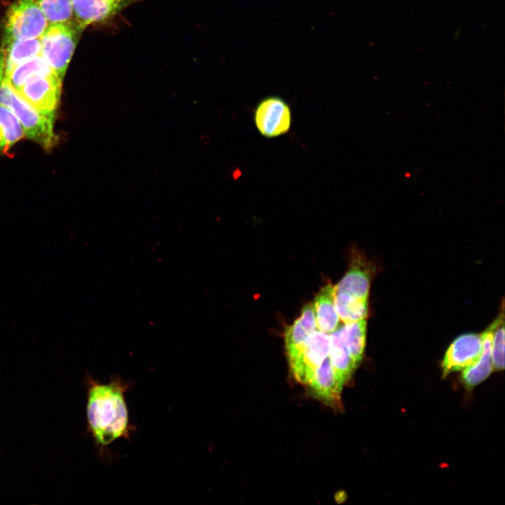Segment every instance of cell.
I'll use <instances>...</instances> for the list:
<instances>
[{
    "instance_id": "1",
    "label": "cell",
    "mask_w": 505,
    "mask_h": 505,
    "mask_svg": "<svg viewBox=\"0 0 505 505\" xmlns=\"http://www.w3.org/2000/svg\"><path fill=\"white\" fill-rule=\"evenodd\" d=\"M86 386L87 427L98 454L106 456L109 445L120 438L129 440L135 431L125 397L130 384L120 376L111 377L107 383L87 376Z\"/></svg>"
},
{
    "instance_id": "2",
    "label": "cell",
    "mask_w": 505,
    "mask_h": 505,
    "mask_svg": "<svg viewBox=\"0 0 505 505\" xmlns=\"http://www.w3.org/2000/svg\"><path fill=\"white\" fill-rule=\"evenodd\" d=\"M0 105L8 108L20 121L25 136L48 151L56 144L54 133L55 112L36 109L25 101L0 76Z\"/></svg>"
},
{
    "instance_id": "3",
    "label": "cell",
    "mask_w": 505,
    "mask_h": 505,
    "mask_svg": "<svg viewBox=\"0 0 505 505\" xmlns=\"http://www.w3.org/2000/svg\"><path fill=\"white\" fill-rule=\"evenodd\" d=\"M84 29L73 20L49 24L40 37L41 55L62 81Z\"/></svg>"
},
{
    "instance_id": "4",
    "label": "cell",
    "mask_w": 505,
    "mask_h": 505,
    "mask_svg": "<svg viewBox=\"0 0 505 505\" xmlns=\"http://www.w3.org/2000/svg\"><path fill=\"white\" fill-rule=\"evenodd\" d=\"M46 18L35 0H15L2 20L3 38H40L48 26Z\"/></svg>"
},
{
    "instance_id": "5",
    "label": "cell",
    "mask_w": 505,
    "mask_h": 505,
    "mask_svg": "<svg viewBox=\"0 0 505 505\" xmlns=\"http://www.w3.org/2000/svg\"><path fill=\"white\" fill-rule=\"evenodd\" d=\"M254 122L260 134L265 137L285 135L291 126L290 107L278 96L267 97L257 104L254 111Z\"/></svg>"
},
{
    "instance_id": "6",
    "label": "cell",
    "mask_w": 505,
    "mask_h": 505,
    "mask_svg": "<svg viewBox=\"0 0 505 505\" xmlns=\"http://www.w3.org/2000/svg\"><path fill=\"white\" fill-rule=\"evenodd\" d=\"M61 86L62 81L52 72L33 75L17 91L14 90L36 109L55 112Z\"/></svg>"
},
{
    "instance_id": "7",
    "label": "cell",
    "mask_w": 505,
    "mask_h": 505,
    "mask_svg": "<svg viewBox=\"0 0 505 505\" xmlns=\"http://www.w3.org/2000/svg\"><path fill=\"white\" fill-rule=\"evenodd\" d=\"M140 0H72L74 20L83 28L106 24Z\"/></svg>"
},
{
    "instance_id": "8",
    "label": "cell",
    "mask_w": 505,
    "mask_h": 505,
    "mask_svg": "<svg viewBox=\"0 0 505 505\" xmlns=\"http://www.w3.org/2000/svg\"><path fill=\"white\" fill-rule=\"evenodd\" d=\"M483 349L482 334L469 333L457 337L448 347L442 362L443 376L473 364Z\"/></svg>"
},
{
    "instance_id": "9",
    "label": "cell",
    "mask_w": 505,
    "mask_h": 505,
    "mask_svg": "<svg viewBox=\"0 0 505 505\" xmlns=\"http://www.w3.org/2000/svg\"><path fill=\"white\" fill-rule=\"evenodd\" d=\"M316 329L314 305L306 304L300 316L285 330V344L289 367L299 358L309 335Z\"/></svg>"
},
{
    "instance_id": "10",
    "label": "cell",
    "mask_w": 505,
    "mask_h": 505,
    "mask_svg": "<svg viewBox=\"0 0 505 505\" xmlns=\"http://www.w3.org/2000/svg\"><path fill=\"white\" fill-rule=\"evenodd\" d=\"M39 55H41L40 38L23 40L2 38L0 76L4 78L13 68Z\"/></svg>"
},
{
    "instance_id": "11",
    "label": "cell",
    "mask_w": 505,
    "mask_h": 505,
    "mask_svg": "<svg viewBox=\"0 0 505 505\" xmlns=\"http://www.w3.org/2000/svg\"><path fill=\"white\" fill-rule=\"evenodd\" d=\"M504 319L497 318L489 328L482 333L483 349L479 358L471 365L464 370L462 380L465 386L472 389L483 382L492 371L493 365L491 356V346L494 332L499 323Z\"/></svg>"
},
{
    "instance_id": "12",
    "label": "cell",
    "mask_w": 505,
    "mask_h": 505,
    "mask_svg": "<svg viewBox=\"0 0 505 505\" xmlns=\"http://www.w3.org/2000/svg\"><path fill=\"white\" fill-rule=\"evenodd\" d=\"M335 286L323 287L314 299V309L316 329L330 335L339 328L340 322L335 307Z\"/></svg>"
},
{
    "instance_id": "13",
    "label": "cell",
    "mask_w": 505,
    "mask_h": 505,
    "mask_svg": "<svg viewBox=\"0 0 505 505\" xmlns=\"http://www.w3.org/2000/svg\"><path fill=\"white\" fill-rule=\"evenodd\" d=\"M330 336L329 358L334 373L344 387L358 364L351 357L341 335L339 328Z\"/></svg>"
},
{
    "instance_id": "14",
    "label": "cell",
    "mask_w": 505,
    "mask_h": 505,
    "mask_svg": "<svg viewBox=\"0 0 505 505\" xmlns=\"http://www.w3.org/2000/svg\"><path fill=\"white\" fill-rule=\"evenodd\" d=\"M370 272L363 264H352L349 271L335 286L336 292L368 299L370 286Z\"/></svg>"
},
{
    "instance_id": "15",
    "label": "cell",
    "mask_w": 505,
    "mask_h": 505,
    "mask_svg": "<svg viewBox=\"0 0 505 505\" xmlns=\"http://www.w3.org/2000/svg\"><path fill=\"white\" fill-rule=\"evenodd\" d=\"M366 318L344 323L339 327L344 342L354 361L358 365L361 361L365 346Z\"/></svg>"
},
{
    "instance_id": "16",
    "label": "cell",
    "mask_w": 505,
    "mask_h": 505,
    "mask_svg": "<svg viewBox=\"0 0 505 505\" xmlns=\"http://www.w3.org/2000/svg\"><path fill=\"white\" fill-rule=\"evenodd\" d=\"M52 72H53L47 62L41 55H39L13 68L4 79L17 91L32 76Z\"/></svg>"
},
{
    "instance_id": "17",
    "label": "cell",
    "mask_w": 505,
    "mask_h": 505,
    "mask_svg": "<svg viewBox=\"0 0 505 505\" xmlns=\"http://www.w3.org/2000/svg\"><path fill=\"white\" fill-rule=\"evenodd\" d=\"M334 300L339 320L344 323L355 322L367 318L368 299L335 292Z\"/></svg>"
},
{
    "instance_id": "18",
    "label": "cell",
    "mask_w": 505,
    "mask_h": 505,
    "mask_svg": "<svg viewBox=\"0 0 505 505\" xmlns=\"http://www.w3.org/2000/svg\"><path fill=\"white\" fill-rule=\"evenodd\" d=\"M24 136L23 128L16 116L0 105V154H5Z\"/></svg>"
},
{
    "instance_id": "19",
    "label": "cell",
    "mask_w": 505,
    "mask_h": 505,
    "mask_svg": "<svg viewBox=\"0 0 505 505\" xmlns=\"http://www.w3.org/2000/svg\"><path fill=\"white\" fill-rule=\"evenodd\" d=\"M48 24H56L74 20L72 0H35Z\"/></svg>"
},
{
    "instance_id": "20",
    "label": "cell",
    "mask_w": 505,
    "mask_h": 505,
    "mask_svg": "<svg viewBox=\"0 0 505 505\" xmlns=\"http://www.w3.org/2000/svg\"><path fill=\"white\" fill-rule=\"evenodd\" d=\"M503 320L494 330L491 346L492 365L497 370H502L504 368V326Z\"/></svg>"
}]
</instances>
